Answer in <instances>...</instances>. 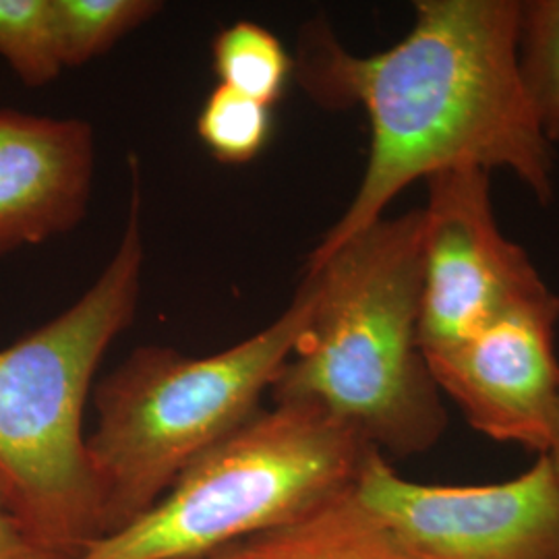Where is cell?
Masks as SVG:
<instances>
[{"label": "cell", "mask_w": 559, "mask_h": 559, "mask_svg": "<svg viewBox=\"0 0 559 559\" xmlns=\"http://www.w3.org/2000/svg\"><path fill=\"white\" fill-rule=\"evenodd\" d=\"M519 0H419L413 29L357 57L325 21L302 27L295 75L325 110L360 106L371 145L359 189L307 263L383 218L417 180L454 168H506L540 201L554 198V150L519 75Z\"/></svg>", "instance_id": "6da1fadb"}, {"label": "cell", "mask_w": 559, "mask_h": 559, "mask_svg": "<svg viewBox=\"0 0 559 559\" xmlns=\"http://www.w3.org/2000/svg\"><path fill=\"white\" fill-rule=\"evenodd\" d=\"M305 272L318 299L274 404H311L385 459L431 450L448 413L419 344L423 207L383 216Z\"/></svg>", "instance_id": "7a4b0ae2"}, {"label": "cell", "mask_w": 559, "mask_h": 559, "mask_svg": "<svg viewBox=\"0 0 559 559\" xmlns=\"http://www.w3.org/2000/svg\"><path fill=\"white\" fill-rule=\"evenodd\" d=\"M129 216L98 280L59 318L0 350V475L41 540L75 559L104 537L83 411L104 353L138 313L145 263L140 162Z\"/></svg>", "instance_id": "3957f363"}, {"label": "cell", "mask_w": 559, "mask_h": 559, "mask_svg": "<svg viewBox=\"0 0 559 559\" xmlns=\"http://www.w3.org/2000/svg\"><path fill=\"white\" fill-rule=\"evenodd\" d=\"M316 299V276L305 272L290 305L255 336L207 357L141 346L94 388L87 452L104 537L143 516L193 460L260 413Z\"/></svg>", "instance_id": "277c9868"}, {"label": "cell", "mask_w": 559, "mask_h": 559, "mask_svg": "<svg viewBox=\"0 0 559 559\" xmlns=\"http://www.w3.org/2000/svg\"><path fill=\"white\" fill-rule=\"evenodd\" d=\"M373 448L311 404L255 413L193 460L143 516L75 559H205L355 487Z\"/></svg>", "instance_id": "5b68a950"}, {"label": "cell", "mask_w": 559, "mask_h": 559, "mask_svg": "<svg viewBox=\"0 0 559 559\" xmlns=\"http://www.w3.org/2000/svg\"><path fill=\"white\" fill-rule=\"evenodd\" d=\"M353 493L419 559H559V479L547 454L503 483L423 485L373 448Z\"/></svg>", "instance_id": "8992f818"}, {"label": "cell", "mask_w": 559, "mask_h": 559, "mask_svg": "<svg viewBox=\"0 0 559 559\" xmlns=\"http://www.w3.org/2000/svg\"><path fill=\"white\" fill-rule=\"evenodd\" d=\"M423 207L420 350L473 336L522 305L549 297L528 253L503 237L489 173L454 168L427 179Z\"/></svg>", "instance_id": "52a82bcc"}, {"label": "cell", "mask_w": 559, "mask_h": 559, "mask_svg": "<svg viewBox=\"0 0 559 559\" xmlns=\"http://www.w3.org/2000/svg\"><path fill=\"white\" fill-rule=\"evenodd\" d=\"M558 321L559 295L551 293L423 357L473 429L545 454L558 415Z\"/></svg>", "instance_id": "ba28073f"}, {"label": "cell", "mask_w": 559, "mask_h": 559, "mask_svg": "<svg viewBox=\"0 0 559 559\" xmlns=\"http://www.w3.org/2000/svg\"><path fill=\"white\" fill-rule=\"evenodd\" d=\"M94 170L87 120L0 108V258L80 226Z\"/></svg>", "instance_id": "9c48e42d"}, {"label": "cell", "mask_w": 559, "mask_h": 559, "mask_svg": "<svg viewBox=\"0 0 559 559\" xmlns=\"http://www.w3.org/2000/svg\"><path fill=\"white\" fill-rule=\"evenodd\" d=\"M240 547L247 559H419L353 489Z\"/></svg>", "instance_id": "30bf717a"}, {"label": "cell", "mask_w": 559, "mask_h": 559, "mask_svg": "<svg viewBox=\"0 0 559 559\" xmlns=\"http://www.w3.org/2000/svg\"><path fill=\"white\" fill-rule=\"evenodd\" d=\"M212 64L221 85L270 108L295 75V59L278 36L253 21H237L222 29L212 44Z\"/></svg>", "instance_id": "8fae6325"}, {"label": "cell", "mask_w": 559, "mask_h": 559, "mask_svg": "<svg viewBox=\"0 0 559 559\" xmlns=\"http://www.w3.org/2000/svg\"><path fill=\"white\" fill-rule=\"evenodd\" d=\"M62 67H81L162 11L156 0H50Z\"/></svg>", "instance_id": "7c38bea8"}, {"label": "cell", "mask_w": 559, "mask_h": 559, "mask_svg": "<svg viewBox=\"0 0 559 559\" xmlns=\"http://www.w3.org/2000/svg\"><path fill=\"white\" fill-rule=\"evenodd\" d=\"M516 62L540 133L559 143V0L520 2Z\"/></svg>", "instance_id": "4fadbf2b"}, {"label": "cell", "mask_w": 559, "mask_h": 559, "mask_svg": "<svg viewBox=\"0 0 559 559\" xmlns=\"http://www.w3.org/2000/svg\"><path fill=\"white\" fill-rule=\"evenodd\" d=\"M0 57L29 87L62 73L50 0H0Z\"/></svg>", "instance_id": "5bb4252c"}, {"label": "cell", "mask_w": 559, "mask_h": 559, "mask_svg": "<svg viewBox=\"0 0 559 559\" xmlns=\"http://www.w3.org/2000/svg\"><path fill=\"white\" fill-rule=\"evenodd\" d=\"M272 108L218 85L198 117V135L207 152L224 164L255 160L272 138Z\"/></svg>", "instance_id": "9a60e30c"}, {"label": "cell", "mask_w": 559, "mask_h": 559, "mask_svg": "<svg viewBox=\"0 0 559 559\" xmlns=\"http://www.w3.org/2000/svg\"><path fill=\"white\" fill-rule=\"evenodd\" d=\"M0 559H71L38 537L0 475Z\"/></svg>", "instance_id": "2e32d148"}, {"label": "cell", "mask_w": 559, "mask_h": 559, "mask_svg": "<svg viewBox=\"0 0 559 559\" xmlns=\"http://www.w3.org/2000/svg\"><path fill=\"white\" fill-rule=\"evenodd\" d=\"M549 460H551V464H554V471H556V475H558L559 479V400H558V415H556V427H554V438H551V445H549V450L545 452Z\"/></svg>", "instance_id": "e0dca14e"}, {"label": "cell", "mask_w": 559, "mask_h": 559, "mask_svg": "<svg viewBox=\"0 0 559 559\" xmlns=\"http://www.w3.org/2000/svg\"><path fill=\"white\" fill-rule=\"evenodd\" d=\"M205 559H247V556H245V551H242L239 543V545H233V547L224 549L221 554H214V556Z\"/></svg>", "instance_id": "ac0fdd59"}]
</instances>
